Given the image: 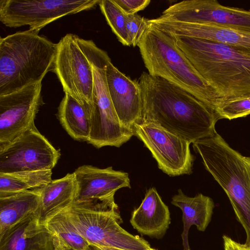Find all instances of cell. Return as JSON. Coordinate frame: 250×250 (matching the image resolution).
<instances>
[{
	"mask_svg": "<svg viewBox=\"0 0 250 250\" xmlns=\"http://www.w3.org/2000/svg\"><path fill=\"white\" fill-rule=\"evenodd\" d=\"M83 52L91 65L94 82L91 129L87 142L97 148L105 146L119 147L134 134L133 130L120 121L109 93L106 68L111 59L105 52L98 48H86Z\"/></svg>",
	"mask_w": 250,
	"mask_h": 250,
	"instance_id": "8992f818",
	"label": "cell"
},
{
	"mask_svg": "<svg viewBox=\"0 0 250 250\" xmlns=\"http://www.w3.org/2000/svg\"><path fill=\"white\" fill-rule=\"evenodd\" d=\"M159 18L250 32V10L224 6L217 0H183L169 6Z\"/></svg>",
	"mask_w": 250,
	"mask_h": 250,
	"instance_id": "5bb4252c",
	"label": "cell"
},
{
	"mask_svg": "<svg viewBox=\"0 0 250 250\" xmlns=\"http://www.w3.org/2000/svg\"><path fill=\"white\" fill-rule=\"evenodd\" d=\"M60 156L35 127L0 147V173L52 170Z\"/></svg>",
	"mask_w": 250,
	"mask_h": 250,
	"instance_id": "7c38bea8",
	"label": "cell"
},
{
	"mask_svg": "<svg viewBox=\"0 0 250 250\" xmlns=\"http://www.w3.org/2000/svg\"><path fill=\"white\" fill-rule=\"evenodd\" d=\"M76 190L73 173L52 180L40 188V201L35 215L44 225L50 218L62 212L73 203Z\"/></svg>",
	"mask_w": 250,
	"mask_h": 250,
	"instance_id": "ffe728a7",
	"label": "cell"
},
{
	"mask_svg": "<svg viewBox=\"0 0 250 250\" xmlns=\"http://www.w3.org/2000/svg\"><path fill=\"white\" fill-rule=\"evenodd\" d=\"M0 250H54L53 237L34 214L0 234Z\"/></svg>",
	"mask_w": 250,
	"mask_h": 250,
	"instance_id": "e0dca14e",
	"label": "cell"
},
{
	"mask_svg": "<svg viewBox=\"0 0 250 250\" xmlns=\"http://www.w3.org/2000/svg\"><path fill=\"white\" fill-rule=\"evenodd\" d=\"M113 1L126 16L136 14L150 2V0H113Z\"/></svg>",
	"mask_w": 250,
	"mask_h": 250,
	"instance_id": "83f0119b",
	"label": "cell"
},
{
	"mask_svg": "<svg viewBox=\"0 0 250 250\" xmlns=\"http://www.w3.org/2000/svg\"><path fill=\"white\" fill-rule=\"evenodd\" d=\"M73 250V249H70V250Z\"/></svg>",
	"mask_w": 250,
	"mask_h": 250,
	"instance_id": "1f68e13d",
	"label": "cell"
},
{
	"mask_svg": "<svg viewBox=\"0 0 250 250\" xmlns=\"http://www.w3.org/2000/svg\"><path fill=\"white\" fill-rule=\"evenodd\" d=\"M106 79L113 106L122 124L132 129L141 119L142 98L138 82L132 80L111 62L106 68Z\"/></svg>",
	"mask_w": 250,
	"mask_h": 250,
	"instance_id": "2e32d148",
	"label": "cell"
},
{
	"mask_svg": "<svg viewBox=\"0 0 250 250\" xmlns=\"http://www.w3.org/2000/svg\"><path fill=\"white\" fill-rule=\"evenodd\" d=\"M57 116L63 128L73 139L88 141L91 129L90 114L69 95L64 94Z\"/></svg>",
	"mask_w": 250,
	"mask_h": 250,
	"instance_id": "7402d4cb",
	"label": "cell"
},
{
	"mask_svg": "<svg viewBox=\"0 0 250 250\" xmlns=\"http://www.w3.org/2000/svg\"><path fill=\"white\" fill-rule=\"evenodd\" d=\"M150 24L171 36H183L221 43L250 54V32L208 23L182 22L158 18Z\"/></svg>",
	"mask_w": 250,
	"mask_h": 250,
	"instance_id": "9a60e30c",
	"label": "cell"
},
{
	"mask_svg": "<svg viewBox=\"0 0 250 250\" xmlns=\"http://www.w3.org/2000/svg\"><path fill=\"white\" fill-rule=\"evenodd\" d=\"M42 83L0 96V147L36 127L34 121L43 104Z\"/></svg>",
	"mask_w": 250,
	"mask_h": 250,
	"instance_id": "4fadbf2b",
	"label": "cell"
},
{
	"mask_svg": "<svg viewBox=\"0 0 250 250\" xmlns=\"http://www.w3.org/2000/svg\"><path fill=\"white\" fill-rule=\"evenodd\" d=\"M206 169L227 194L250 247V157L231 148L217 132L193 143Z\"/></svg>",
	"mask_w": 250,
	"mask_h": 250,
	"instance_id": "5b68a950",
	"label": "cell"
},
{
	"mask_svg": "<svg viewBox=\"0 0 250 250\" xmlns=\"http://www.w3.org/2000/svg\"><path fill=\"white\" fill-rule=\"evenodd\" d=\"M28 29L0 38V96L42 83L53 71L58 44Z\"/></svg>",
	"mask_w": 250,
	"mask_h": 250,
	"instance_id": "3957f363",
	"label": "cell"
},
{
	"mask_svg": "<svg viewBox=\"0 0 250 250\" xmlns=\"http://www.w3.org/2000/svg\"><path fill=\"white\" fill-rule=\"evenodd\" d=\"M103 250H125L120 249L108 247H103V246H98ZM149 250H158L157 249L151 248Z\"/></svg>",
	"mask_w": 250,
	"mask_h": 250,
	"instance_id": "f546056e",
	"label": "cell"
},
{
	"mask_svg": "<svg viewBox=\"0 0 250 250\" xmlns=\"http://www.w3.org/2000/svg\"><path fill=\"white\" fill-rule=\"evenodd\" d=\"M99 5L107 24L118 41L124 45L129 46L125 26L126 15L113 0H101Z\"/></svg>",
	"mask_w": 250,
	"mask_h": 250,
	"instance_id": "d4e9b609",
	"label": "cell"
},
{
	"mask_svg": "<svg viewBox=\"0 0 250 250\" xmlns=\"http://www.w3.org/2000/svg\"><path fill=\"white\" fill-rule=\"evenodd\" d=\"M73 173L76 190L70 206L90 211L119 213L114 195L121 188H131L127 173L112 167L100 168L83 165Z\"/></svg>",
	"mask_w": 250,
	"mask_h": 250,
	"instance_id": "52a82bcc",
	"label": "cell"
},
{
	"mask_svg": "<svg viewBox=\"0 0 250 250\" xmlns=\"http://www.w3.org/2000/svg\"><path fill=\"white\" fill-rule=\"evenodd\" d=\"M44 225L52 236L54 250H86L90 245L63 210L50 218Z\"/></svg>",
	"mask_w": 250,
	"mask_h": 250,
	"instance_id": "603a6c76",
	"label": "cell"
},
{
	"mask_svg": "<svg viewBox=\"0 0 250 250\" xmlns=\"http://www.w3.org/2000/svg\"><path fill=\"white\" fill-rule=\"evenodd\" d=\"M138 82L142 98L139 122L154 124L191 143L216 133V113L188 91L146 72Z\"/></svg>",
	"mask_w": 250,
	"mask_h": 250,
	"instance_id": "6da1fadb",
	"label": "cell"
},
{
	"mask_svg": "<svg viewBox=\"0 0 250 250\" xmlns=\"http://www.w3.org/2000/svg\"><path fill=\"white\" fill-rule=\"evenodd\" d=\"M171 37L223 104L250 97V54L221 43Z\"/></svg>",
	"mask_w": 250,
	"mask_h": 250,
	"instance_id": "7a4b0ae2",
	"label": "cell"
},
{
	"mask_svg": "<svg viewBox=\"0 0 250 250\" xmlns=\"http://www.w3.org/2000/svg\"><path fill=\"white\" fill-rule=\"evenodd\" d=\"M148 20L137 14L126 16V31L129 46H137L143 35L149 27Z\"/></svg>",
	"mask_w": 250,
	"mask_h": 250,
	"instance_id": "4316f807",
	"label": "cell"
},
{
	"mask_svg": "<svg viewBox=\"0 0 250 250\" xmlns=\"http://www.w3.org/2000/svg\"><path fill=\"white\" fill-rule=\"evenodd\" d=\"M224 250H250V247L237 242L227 235H223Z\"/></svg>",
	"mask_w": 250,
	"mask_h": 250,
	"instance_id": "f1b7e54d",
	"label": "cell"
},
{
	"mask_svg": "<svg viewBox=\"0 0 250 250\" xmlns=\"http://www.w3.org/2000/svg\"><path fill=\"white\" fill-rule=\"evenodd\" d=\"M215 113L219 120L246 117L250 114V97L225 103L216 109Z\"/></svg>",
	"mask_w": 250,
	"mask_h": 250,
	"instance_id": "484cf974",
	"label": "cell"
},
{
	"mask_svg": "<svg viewBox=\"0 0 250 250\" xmlns=\"http://www.w3.org/2000/svg\"><path fill=\"white\" fill-rule=\"evenodd\" d=\"M64 212L81 235L90 244L125 250H149L148 243L120 226L119 213L94 212L69 206Z\"/></svg>",
	"mask_w": 250,
	"mask_h": 250,
	"instance_id": "30bf717a",
	"label": "cell"
},
{
	"mask_svg": "<svg viewBox=\"0 0 250 250\" xmlns=\"http://www.w3.org/2000/svg\"><path fill=\"white\" fill-rule=\"evenodd\" d=\"M130 222L140 233L159 238L170 223V212L154 187L147 190L139 207L134 210Z\"/></svg>",
	"mask_w": 250,
	"mask_h": 250,
	"instance_id": "ac0fdd59",
	"label": "cell"
},
{
	"mask_svg": "<svg viewBox=\"0 0 250 250\" xmlns=\"http://www.w3.org/2000/svg\"><path fill=\"white\" fill-rule=\"evenodd\" d=\"M132 130L164 173L176 176L192 172L194 156L190 149L191 143L151 123H136Z\"/></svg>",
	"mask_w": 250,
	"mask_h": 250,
	"instance_id": "8fae6325",
	"label": "cell"
},
{
	"mask_svg": "<svg viewBox=\"0 0 250 250\" xmlns=\"http://www.w3.org/2000/svg\"><path fill=\"white\" fill-rule=\"evenodd\" d=\"M40 196V188H38L0 197V234L35 214L39 207Z\"/></svg>",
	"mask_w": 250,
	"mask_h": 250,
	"instance_id": "44dd1931",
	"label": "cell"
},
{
	"mask_svg": "<svg viewBox=\"0 0 250 250\" xmlns=\"http://www.w3.org/2000/svg\"><path fill=\"white\" fill-rule=\"evenodd\" d=\"M101 0H0V21L6 26L28 25L40 31L60 18L88 10Z\"/></svg>",
	"mask_w": 250,
	"mask_h": 250,
	"instance_id": "ba28073f",
	"label": "cell"
},
{
	"mask_svg": "<svg viewBox=\"0 0 250 250\" xmlns=\"http://www.w3.org/2000/svg\"><path fill=\"white\" fill-rule=\"evenodd\" d=\"M86 250H103L99 247L90 244Z\"/></svg>",
	"mask_w": 250,
	"mask_h": 250,
	"instance_id": "4dcf8cb0",
	"label": "cell"
},
{
	"mask_svg": "<svg viewBox=\"0 0 250 250\" xmlns=\"http://www.w3.org/2000/svg\"><path fill=\"white\" fill-rule=\"evenodd\" d=\"M52 170L0 173V197L41 188L52 179Z\"/></svg>",
	"mask_w": 250,
	"mask_h": 250,
	"instance_id": "cb8c5ba5",
	"label": "cell"
},
{
	"mask_svg": "<svg viewBox=\"0 0 250 250\" xmlns=\"http://www.w3.org/2000/svg\"><path fill=\"white\" fill-rule=\"evenodd\" d=\"M137 46L149 74L188 91L215 112L223 104L217 92L200 75L172 37L150 24Z\"/></svg>",
	"mask_w": 250,
	"mask_h": 250,
	"instance_id": "277c9868",
	"label": "cell"
},
{
	"mask_svg": "<svg viewBox=\"0 0 250 250\" xmlns=\"http://www.w3.org/2000/svg\"><path fill=\"white\" fill-rule=\"evenodd\" d=\"M171 204L182 212L184 225L182 238L184 250H191L188 240V231L192 225L198 230L204 231L209 224L215 205L212 199L202 193L189 197L181 189L172 197Z\"/></svg>",
	"mask_w": 250,
	"mask_h": 250,
	"instance_id": "d6986e66",
	"label": "cell"
},
{
	"mask_svg": "<svg viewBox=\"0 0 250 250\" xmlns=\"http://www.w3.org/2000/svg\"><path fill=\"white\" fill-rule=\"evenodd\" d=\"M78 38L75 34H67L57 43L53 72L65 94L83 106L90 115L93 106V75Z\"/></svg>",
	"mask_w": 250,
	"mask_h": 250,
	"instance_id": "9c48e42d",
	"label": "cell"
}]
</instances>
